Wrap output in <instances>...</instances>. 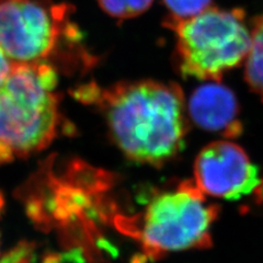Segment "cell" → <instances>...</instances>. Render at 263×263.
<instances>
[{"label": "cell", "instance_id": "obj_1", "mask_svg": "<svg viewBox=\"0 0 263 263\" xmlns=\"http://www.w3.org/2000/svg\"><path fill=\"white\" fill-rule=\"evenodd\" d=\"M75 97L98 105L112 141L128 159L159 167L182 151L187 110L177 84L138 80L108 88L89 84L79 87Z\"/></svg>", "mask_w": 263, "mask_h": 263}, {"label": "cell", "instance_id": "obj_2", "mask_svg": "<svg viewBox=\"0 0 263 263\" xmlns=\"http://www.w3.org/2000/svg\"><path fill=\"white\" fill-rule=\"evenodd\" d=\"M57 68L48 63L13 64L0 87V164L28 158L62 130Z\"/></svg>", "mask_w": 263, "mask_h": 263}, {"label": "cell", "instance_id": "obj_3", "mask_svg": "<svg viewBox=\"0 0 263 263\" xmlns=\"http://www.w3.org/2000/svg\"><path fill=\"white\" fill-rule=\"evenodd\" d=\"M175 32L177 57L183 75L219 81L248 56L251 32L239 9L208 10L189 19L167 20Z\"/></svg>", "mask_w": 263, "mask_h": 263}, {"label": "cell", "instance_id": "obj_4", "mask_svg": "<svg viewBox=\"0 0 263 263\" xmlns=\"http://www.w3.org/2000/svg\"><path fill=\"white\" fill-rule=\"evenodd\" d=\"M218 212L195 183L185 181L175 191L156 195L141 219H132L127 229L141 241L146 256L157 260L170 252L209 248Z\"/></svg>", "mask_w": 263, "mask_h": 263}, {"label": "cell", "instance_id": "obj_5", "mask_svg": "<svg viewBox=\"0 0 263 263\" xmlns=\"http://www.w3.org/2000/svg\"><path fill=\"white\" fill-rule=\"evenodd\" d=\"M68 4L53 0H0V47L13 64L48 63L64 44H77Z\"/></svg>", "mask_w": 263, "mask_h": 263}, {"label": "cell", "instance_id": "obj_6", "mask_svg": "<svg viewBox=\"0 0 263 263\" xmlns=\"http://www.w3.org/2000/svg\"><path fill=\"white\" fill-rule=\"evenodd\" d=\"M258 169L242 148L233 142L209 144L194 162V183L202 193L226 200H238L256 191Z\"/></svg>", "mask_w": 263, "mask_h": 263}, {"label": "cell", "instance_id": "obj_7", "mask_svg": "<svg viewBox=\"0 0 263 263\" xmlns=\"http://www.w3.org/2000/svg\"><path fill=\"white\" fill-rule=\"evenodd\" d=\"M186 110L194 124L204 130L226 137H237L242 130L236 96L219 81L195 89Z\"/></svg>", "mask_w": 263, "mask_h": 263}, {"label": "cell", "instance_id": "obj_8", "mask_svg": "<svg viewBox=\"0 0 263 263\" xmlns=\"http://www.w3.org/2000/svg\"><path fill=\"white\" fill-rule=\"evenodd\" d=\"M251 44L246 59L245 77L249 88L263 101V14L253 21Z\"/></svg>", "mask_w": 263, "mask_h": 263}, {"label": "cell", "instance_id": "obj_9", "mask_svg": "<svg viewBox=\"0 0 263 263\" xmlns=\"http://www.w3.org/2000/svg\"><path fill=\"white\" fill-rule=\"evenodd\" d=\"M154 0H98L101 9L112 18L126 20L144 13Z\"/></svg>", "mask_w": 263, "mask_h": 263}, {"label": "cell", "instance_id": "obj_10", "mask_svg": "<svg viewBox=\"0 0 263 263\" xmlns=\"http://www.w3.org/2000/svg\"><path fill=\"white\" fill-rule=\"evenodd\" d=\"M172 19H189L211 8L212 0H163Z\"/></svg>", "mask_w": 263, "mask_h": 263}, {"label": "cell", "instance_id": "obj_11", "mask_svg": "<svg viewBox=\"0 0 263 263\" xmlns=\"http://www.w3.org/2000/svg\"><path fill=\"white\" fill-rule=\"evenodd\" d=\"M34 249V242L21 241L0 258V263H30Z\"/></svg>", "mask_w": 263, "mask_h": 263}, {"label": "cell", "instance_id": "obj_12", "mask_svg": "<svg viewBox=\"0 0 263 263\" xmlns=\"http://www.w3.org/2000/svg\"><path fill=\"white\" fill-rule=\"evenodd\" d=\"M12 67H13V63L4 52V49L0 47V87L3 86L8 76L10 75Z\"/></svg>", "mask_w": 263, "mask_h": 263}, {"label": "cell", "instance_id": "obj_13", "mask_svg": "<svg viewBox=\"0 0 263 263\" xmlns=\"http://www.w3.org/2000/svg\"><path fill=\"white\" fill-rule=\"evenodd\" d=\"M257 191V195H258V199H259V202H263V182L257 186L256 189Z\"/></svg>", "mask_w": 263, "mask_h": 263}, {"label": "cell", "instance_id": "obj_14", "mask_svg": "<svg viewBox=\"0 0 263 263\" xmlns=\"http://www.w3.org/2000/svg\"><path fill=\"white\" fill-rule=\"evenodd\" d=\"M5 196H4V194H3V192L0 191V214H2V212L4 211V209H5Z\"/></svg>", "mask_w": 263, "mask_h": 263}]
</instances>
